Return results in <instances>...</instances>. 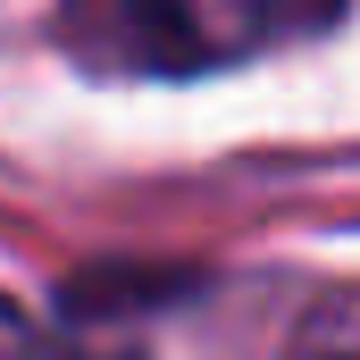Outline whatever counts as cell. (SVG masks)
I'll use <instances>...</instances> for the list:
<instances>
[{
	"instance_id": "obj_1",
	"label": "cell",
	"mask_w": 360,
	"mask_h": 360,
	"mask_svg": "<svg viewBox=\"0 0 360 360\" xmlns=\"http://www.w3.org/2000/svg\"><path fill=\"white\" fill-rule=\"evenodd\" d=\"M293 17V0H59V51L109 84H176L269 51Z\"/></svg>"
},
{
	"instance_id": "obj_2",
	"label": "cell",
	"mask_w": 360,
	"mask_h": 360,
	"mask_svg": "<svg viewBox=\"0 0 360 360\" xmlns=\"http://www.w3.org/2000/svg\"><path fill=\"white\" fill-rule=\"evenodd\" d=\"M285 360H360V302H352V285H327V293L302 310Z\"/></svg>"
}]
</instances>
